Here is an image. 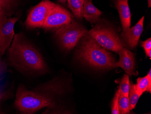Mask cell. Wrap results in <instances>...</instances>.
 Here are the masks:
<instances>
[{
  "mask_svg": "<svg viewBox=\"0 0 151 114\" xmlns=\"http://www.w3.org/2000/svg\"><path fill=\"white\" fill-rule=\"evenodd\" d=\"M84 37L76 51L78 59L97 69H111L116 67V62L111 53L87 34Z\"/></svg>",
  "mask_w": 151,
  "mask_h": 114,
  "instance_id": "2",
  "label": "cell"
},
{
  "mask_svg": "<svg viewBox=\"0 0 151 114\" xmlns=\"http://www.w3.org/2000/svg\"><path fill=\"white\" fill-rule=\"evenodd\" d=\"M86 34L107 50L118 53L123 47L117 33L111 27L96 25Z\"/></svg>",
  "mask_w": 151,
  "mask_h": 114,
  "instance_id": "5",
  "label": "cell"
},
{
  "mask_svg": "<svg viewBox=\"0 0 151 114\" xmlns=\"http://www.w3.org/2000/svg\"><path fill=\"white\" fill-rule=\"evenodd\" d=\"M60 3H63V4H65L67 2V0H57Z\"/></svg>",
  "mask_w": 151,
  "mask_h": 114,
  "instance_id": "24",
  "label": "cell"
},
{
  "mask_svg": "<svg viewBox=\"0 0 151 114\" xmlns=\"http://www.w3.org/2000/svg\"><path fill=\"white\" fill-rule=\"evenodd\" d=\"M11 96V93L9 91L0 89V103L8 99Z\"/></svg>",
  "mask_w": 151,
  "mask_h": 114,
  "instance_id": "22",
  "label": "cell"
},
{
  "mask_svg": "<svg viewBox=\"0 0 151 114\" xmlns=\"http://www.w3.org/2000/svg\"><path fill=\"white\" fill-rule=\"evenodd\" d=\"M50 105L49 102L32 90H28L22 85L17 89L15 105L22 114H34Z\"/></svg>",
  "mask_w": 151,
  "mask_h": 114,
  "instance_id": "3",
  "label": "cell"
},
{
  "mask_svg": "<svg viewBox=\"0 0 151 114\" xmlns=\"http://www.w3.org/2000/svg\"><path fill=\"white\" fill-rule=\"evenodd\" d=\"M17 17H0V54L3 56L8 49L15 36L14 27Z\"/></svg>",
  "mask_w": 151,
  "mask_h": 114,
  "instance_id": "9",
  "label": "cell"
},
{
  "mask_svg": "<svg viewBox=\"0 0 151 114\" xmlns=\"http://www.w3.org/2000/svg\"><path fill=\"white\" fill-rule=\"evenodd\" d=\"M73 21V16L68 10L56 4L49 12L42 28L46 29H58Z\"/></svg>",
  "mask_w": 151,
  "mask_h": 114,
  "instance_id": "8",
  "label": "cell"
},
{
  "mask_svg": "<svg viewBox=\"0 0 151 114\" xmlns=\"http://www.w3.org/2000/svg\"><path fill=\"white\" fill-rule=\"evenodd\" d=\"M140 96L137 92L136 86L135 84L131 83L130 86L129 92V100L131 110L134 109L135 108L137 103L139 101Z\"/></svg>",
  "mask_w": 151,
  "mask_h": 114,
  "instance_id": "19",
  "label": "cell"
},
{
  "mask_svg": "<svg viewBox=\"0 0 151 114\" xmlns=\"http://www.w3.org/2000/svg\"><path fill=\"white\" fill-rule=\"evenodd\" d=\"M0 60H1V55L0 54Z\"/></svg>",
  "mask_w": 151,
  "mask_h": 114,
  "instance_id": "27",
  "label": "cell"
},
{
  "mask_svg": "<svg viewBox=\"0 0 151 114\" xmlns=\"http://www.w3.org/2000/svg\"><path fill=\"white\" fill-rule=\"evenodd\" d=\"M113 1H116V0H113Z\"/></svg>",
  "mask_w": 151,
  "mask_h": 114,
  "instance_id": "28",
  "label": "cell"
},
{
  "mask_svg": "<svg viewBox=\"0 0 151 114\" xmlns=\"http://www.w3.org/2000/svg\"><path fill=\"white\" fill-rule=\"evenodd\" d=\"M17 0H0V16L10 17L14 13Z\"/></svg>",
  "mask_w": 151,
  "mask_h": 114,
  "instance_id": "15",
  "label": "cell"
},
{
  "mask_svg": "<svg viewBox=\"0 0 151 114\" xmlns=\"http://www.w3.org/2000/svg\"><path fill=\"white\" fill-rule=\"evenodd\" d=\"M130 86V83L129 76L128 74L124 75L121 79L119 83V89L118 90L119 93L124 96L129 97Z\"/></svg>",
  "mask_w": 151,
  "mask_h": 114,
  "instance_id": "18",
  "label": "cell"
},
{
  "mask_svg": "<svg viewBox=\"0 0 151 114\" xmlns=\"http://www.w3.org/2000/svg\"><path fill=\"white\" fill-rule=\"evenodd\" d=\"M45 98L50 103L47 107L57 103L59 97L67 92V85L63 81L55 78L50 81L40 84L32 89Z\"/></svg>",
  "mask_w": 151,
  "mask_h": 114,
  "instance_id": "6",
  "label": "cell"
},
{
  "mask_svg": "<svg viewBox=\"0 0 151 114\" xmlns=\"http://www.w3.org/2000/svg\"><path fill=\"white\" fill-rule=\"evenodd\" d=\"M115 7L118 11L123 29L131 26V14L128 0H116Z\"/></svg>",
  "mask_w": 151,
  "mask_h": 114,
  "instance_id": "12",
  "label": "cell"
},
{
  "mask_svg": "<svg viewBox=\"0 0 151 114\" xmlns=\"http://www.w3.org/2000/svg\"><path fill=\"white\" fill-rule=\"evenodd\" d=\"M6 69V65L4 62L0 60V76L1 75L2 73H4V71Z\"/></svg>",
  "mask_w": 151,
  "mask_h": 114,
  "instance_id": "23",
  "label": "cell"
},
{
  "mask_svg": "<svg viewBox=\"0 0 151 114\" xmlns=\"http://www.w3.org/2000/svg\"><path fill=\"white\" fill-rule=\"evenodd\" d=\"M87 32L84 26L78 22L73 21L58 29L55 36L63 49L70 51L77 46Z\"/></svg>",
  "mask_w": 151,
  "mask_h": 114,
  "instance_id": "4",
  "label": "cell"
},
{
  "mask_svg": "<svg viewBox=\"0 0 151 114\" xmlns=\"http://www.w3.org/2000/svg\"><path fill=\"white\" fill-rule=\"evenodd\" d=\"M82 2H83V3H84L85 1L86 0H81Z\"/></svg>",
  "mask_w": 151,
  "mask_h": 114,
  "instance_id": "26",
  "label": "cell"
},
{
  "mask_svg": "<svg viewBox=\"0 0 151 114\" xmlns=\"http://www.w3.org/2000/svg\"><path fill=\"white\" fill-rule=\"evenodd\" d=\"M8 60L12 66L25 75H41L47 70L42 55L22 32L15 34L8 49Z\"/></svg>",
  "mask_w": 151,
  "mask_h": 114,
  "instance_id": "1",
  "label": "cell"
},
{
  "mask_svg": "<svg viewBox=\"0 0 151 114\" xmlns=\"http://www.w3.org/2000/svg\"><path fill=\"white\" fill-rule=\"evenodd\" d=\"M119 92L118 91L116 92L113 100V104H112L111 114H120L119 107Z\"/></svg>",
  "mask_w": 151,
  "mask_h": 114,
  "instance_id": "20",
  "label": "cell"
},
{
  "mask_svg": "<svg viewBox=\"0 0 151 114\" xmlns=\"http://www.w3.org/2000/svg\"><path fill=\"white\" fill-rule=\"evenodd\" d=\"M144 20L145 17H142L132 28L123 29L120 35L122 45L130 49L136 47L143 31Z\"/></svg>",
  "mask_w": 151,
  "mask_h": 114,
  "instance_id": "10",
  "label": "cell"
},
{
  "mask_svg": "<svg viewBox=\"0 0 151 114\" xmlns=\"http://www.w3.org/2000/svg\"><path fill=\"white\" fill-rule=\"evenodd\" d=\"M102 12L93 5L91 0H86L83 4V15L86 21L93 24L99 22Z\"/></svg>",
  "mask_w": 151,
  "mask_h": 114,
  "instance_id": "13",
  "label": "cell"
},
{
  "mask_svg": "<svg viewBox=\"0 0 151 114\" xmlns=\"http://www.w3.org/2000/svg\"><path fill=\"white\" fill-rule=\"evenodd\" d=\"M136 89L139 96L141 97L145 91L151 93V70H149L147 76L143 77H139L137 80Z\"/></svg>",
  "mask_w": 151,
  "mask_h": 114,
  "instance_id": "14",
  "label": "cell"
},
{
  "mask_svg": "<svg viewBox=\"0 0 151 114\" xmlns=\"http://www.w3.org/2000/svg\"><path fill=\"white\" fill-rule=\"evenodd\" d=\"M67 1L68 7L75 17L78 19H82L83 17V2L81 0H67Z\"/></svg>",
  "mask_w": 151,
  "mask_h": 114,
  "instance_id": "16",
  "label": "cell"
},
{
  "mask_svg": "<svg viewBox=\"0 0 151 114\" xmlns=\"http://www.w3.org/2000/svg\"><path fill=\"white\" fill-rule=\"evenodd\" d=\"M119 107L120 114H128L131 110L129 97L124 96L119 93Z\"/></svg>",
  "mask_w": 151,
  "mask_h": 114,
  "instance_id": "17",
  "label": "cell"
},
{
  "mask_svg": "<svg viewBox=\"0 0 151 114\" xmlns=\"http://www.w3.org/2000/svg\"><path fill=\"white\" fill-rule=\"evenodd\" d=\"M118 53L119 61L116 62L115 66L122 68L129 76L136 75L135 72V62L134 54L123 47Z\"/></svg>",
  "mask_w": 151,
  "mask_h": 114,
  "instance_id": "11",
  "label": "cell"
},
{
  "mask_svg": "<svg viewBox=\"0 0 151 114\" xmlns=\"http://www.w3.org/2000/svg\"><path fill=\"white\" fill-rule=\"evenodd\" d=\"M50 0H43L34 7L27 16L25 24L29 28H42L51 9L55 5Z\"/></svg>",
  "mask_w": 151,
  "mask_h": 114,
  "instance_id": "7",
  "label": "cell"
},
{
  "mask_svg": "<svg viewBox=\"0 0 151 114\" xmlns=\"http://www.w3.org/2000/svg\"><path fill=\"white\" fill-rule=\"evenodd\" d=\"M148 2V7L150 8L151 7V0H147Z\"/></svg>",
  "mask_w": 151,
  "mask_h": 114,
  "instance_id": "25",
  "label": "cell"
},
{
  "mask_svg": "<svg viewBox=\"0 0 151 114\" xmlns=\"http://www.w3.org/2000/svg\"><path fill=\"white\" fill-rule=\"evenodd\" d=\"M141 46L145 50L147 57L151 58V38H149L145 41L141 42Z\"/></svg>",
  "mask_w": 151,
  "mask_h": 114,
  "instance_id": "21",
  "label": "cell"
}]
</instances>
